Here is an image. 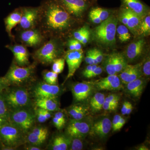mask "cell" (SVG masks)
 Instances as JSON below:
<instances>
[{
	"label": "cell",
	"instance_id": "1",
	"mask_svg": "<svg viewBox=\"0 0 150 150\" xmlns=\"http://www.w3.org/2000/svg\"><path fill=\"white\" fill-rule=\"evenodd\" d=\"M40 8L38 25L45 36L66 32L71 28V16L56 0H47Z\"/></svg>",
	"mask_w": 150,
	"mask_h": 150
},
{
	"label": "cell",
	"instance_id": "2",
	"mask_svg": "<svg viewBox=\"0 0 150 150\" xmlns=\"http://www.w3.org/2000/svg\"><path fill=\"white\" fill-rule=\"evenodd\" d=\"M118 19L114 15L100 23L93 30V36L98 43L103 45L111 46L115 43V35Z\"/></svg>",
	"mask_w": 150,
	"mask_h": 150
},
{
	"label": "cell",
	"instance_id": "3",
	"mask_svg": "<svg viewBox=\"0 0 150 150\" xmlns=\"http://www.w3.org/2000/svg\"><path fill=\"white\" fill-rule=\"evenodd\" d=\"M36 63L22 67L15 63L12 64L5 76L1 78L6 86H18L26 82L32 77L36 68Z\"/></svg>",
	"mask_w": 150,
	"mask_h": 150
},
{
	"label": "cell",
	"instance_id": "4",
	"mask_svg": "<svg viewBox=\"0 0 150 150\" xmlns=\"http://www.w3.org/2000/svg\"><path fill=\"white\" fill-rule=\"evenodd\" d=\"M62 53V48L59 40L52 38L44 45L33 53V59L36 62L43 65L52 64L54 60L59 58Z\"/></svg>",
	"mask_w": 150,
	"mask_h": 150
},
{
	"label": "cell",
	"instance_id": "5",
	"mask_svg": "<svg viewBox=\"0 0 150 150\" xmlns=\"http://www.w3.org/2000/svg\"><path fill=\"white\" fill-rule=\"evenodd\" d=\"M24 134L17 126L9 121L0 128V141L6 146L15 149L21 144Z\"/></svg>",
	"mask_w": 150,
	"mask_h": 150
},
{
	"label": "cell",
	"instance_id": "6",
	"mask_svg": "<svg viewBox=\"0 0 150 150\" xmlns=\"http://www.w3.org/2000/svg\"><path fill=\"white\" fill-rule=\"evenodd\" d=\"M7 104L11 110L28 107L30 103L29 93L26 89L16 88L4 93Z\"/></svg>",
	"mask_w": 150,
	"mask_h": 150
},
{
	"label": "cell",
	"instance_id": "7",
	"mask_svg": "<svg viewBox=\"0 0 150 150\" xmlns=\"http://www.w3.org/2000/svg\"><path fill=\"white\" fill-rule=\"evenodd\" d=\"M35 116L32 112L23 108L12 110L10 113L9 121L17 126L26 134L33 126Z\"/></svg>",
	"mask_w": 150,
	"mask_h": 150
},
{
	"label": "cell",
	"instance_id": "8",
	"mask_svg": "<svg viewBox=\"0 0 150 150\" xmlns=\"http://www.w3.org/2000/svg\"><path fill=\"white\" fill-rule=\"evenodd\" d=\"M21 9V19L18 24L20 28L24 30L36 28L39 19L40 7H24Z\"/></svg>",
	"mask_w": 150,
	"mask_h": 150
},
{
	"label": "cell",
	"instance_id": "9",
	"mask_svg": "<svg viewBox=\"0 0 150 150\" xmlns=\"http://www.w3.org/2000/svg\"><path fill=\"white\" fill-rule=\"evenodd\" d=\"M83 119L71 120L66 129L67 136L70 138L77 137L83 139L89 134L91 124Z\"/></svg>",
	"mask_w": 150,
	"mask_h": 150
},
{
	"label": "cell",
	"instance_id": "10",
	"mask_svg": "<svg viewBox=\"0 0 150 150\" xmlns=\"http://www.w3.org/2000/svg\"><path fill=\"white\" fill-rule=\"evenodd\" d=\"M20 40L25 46L36 47L43 43L45 35L36 28L22 30L20 33Z\"/></svg>",
	"mask_w": 150,
	"mask_h": 150
},
{
	"label": "cell",
	"instance_id": "11",
	"mask_svg": "<svg viewBox=\"0 0 150 150\" xmlns=\"http://www.w3.org/2000/svg\"><path fill=\"white\" fill-rule=\"evenodd\" d=\"M61 88L57 85L43 82L38 83L33 88V94L35 98H57L61 93Z\"/></svg>",
	"mask_w": 150,
	"mask_h": 150
},
{
	"label": "cell",
	"instance_id": "12",
	"mask_svg": "<svg viewBox=\"0 0 150 150\" xmlns=\"http://www.w3.org/2000/svg\"><path fill=\"white\" fill-rule=\"evenodd\" d=\"M90 83L94 88L99 91H118L123 88V83L116 75H108L106 77Z\"/></svg>",
	"mask_w": 150,
	"mask_h": 150
},
{
	"label": "cell",
	"instance_id": "13",
	"mask_svg": "<svg viewBox=\"0 0 150 150\" xmlns=\"http://www.w3.org/2000/svg\"><path fill=\"white\" fill-rule=\"evenodd\" d=\"M112 129V123L108 117L97 120L91 124L89 134L91 137L102 139L106 138Z\"/></svg>",
	"mask_w": 150,
	"mask_h": 150
},
{
	"label": "cell",
	"instance_id": "14",
	"mask_svg": "<svg viewBox=\"0 0 150 150\" xmlns=\"http://www.w3.org/2000/svg\"><path fill=\"white\" fill-rule=\"evenodd\" d=\"M70 15L80 17L86 10L88 4L86 0H56Z\"/></svg>",
	"mask_w": 150,
	"mask_h": 150
},
{
	"label": "cell",
	"instance_id": "15",
	"mask_svg": "<svg viewBox=\"0 0 150 150\" xmlns=\"http://www.w3.org/2000/svg\"><path fill=\"white\" fill-rule=\"evenodd\" d=\"M93 88L90 82L75 83L71 88L74 100L77 103L86 101L90 97Z\"/></svg>",
	"mask_w": 150,
	"mask_h": 150
},
{
	"label": "cell",
	"instance_id": "16",
	"mask_svg": "<svg viewBox=\"0 0 150 150\" xmlns=\"http://www.w3.org/2000/svg\"><path fill=\"white\" fill-rule=\"evenodd\" d=\"M83 59V52L82 50L68 51L65 58L68 67V74L66 81L74 76L81 66Z\"/></svg>",
	"mask_w": 150,
	"mask_h": 150
},
{
	"label": "cell",
	"instance_id": "17",
	"mask_svg": "<svg viewBox=\"0 0 150 150\" xmlns=\"http://www.w3.org/2000/svg\"><path fill=\"white\" fill-rule=\"evenodd\" d=\"M142 65V63H139L136 65H126L118 76L122 83L126 85L142 77L143 74Z\"/></svg>",
	"mask_w": 150,
	"mask_h": 150
},
{
	"label": "cell",
	"instance_id": "18",
	"mask_svg": "<svg viewBox=\"0 0 150 150\" xmlns=\"http://www.w3.org/2000/svg\"><path fill=\"white\" fill-rule=\"evenodd\" d=\"M6 47L12 52L17 65L22 67L29 65V53L24 45H7Z\"/></svg>",
	"mask_w": 150,
	"mask_h": 150
},
{
	"label": "cell",
	"instance_id": "19",
	"mask_svg": "<svg viewBox=\"0 0 150 150\" xmlns=\"http://www.w3.org/2000/svg\"><path fill=\"white\" fill-rule=\"evenodd\" d=\"M145 40L144 38L132 42L128 46L126 51L127 62H133L142 56L144 48Z\"/></svg>",
	"mask_w": 150,
	"mask_h": 150
},
{
	"label": "cell",
	"instance_id": "20",
	"mask_svg": "<svg viewBox=\"0 0 150 150\" xmlns=\"http://www.w3.org/2000/svg\"><path fill=\"white\" fill-rule=\"evenodd\" d=\"M123 6L137 14L142 19L148 13L149 8L140 0H121Z\"/></svg>",
	"mask_w": 150,
	"mask_h": 150
},
{
	"label": "cell",
	"instance_id": "21",
	"mask_svg": "<svg viewBox=\"0 0 150 150\" xmlns=\"http://www.w3.org/2000/svg\"><path fill=\"white\" fill-rule=\"evenodd\" d=\"M21 8H17L10 13L4 19L6 31L10 37H12V30L19 23L21 19Z\"/></svg>",
	"mask_w": 150,
	"mask_h": 150
},
{
	"label": "cell",
	"instance_id": "22",
	"mask_svg": "<svg viewBox=\"0 0 150 150\" xmlns=\"http://www.w3.org/2000/svg\"><path fill=\"white\" fill-rule=\"evenodd\" d=\"M126 91L131 96L139 98L145 86V81L142 77L126 84Z\"/></svg>",
	"mask_w": 150,
	"mask_h": 150
},
{
	"label": "cell",
	"instance_id": "23",
	"mask_svg": "<svg viewBox=\"0 0 150 150\" xmlns=\"http://www.w3.org/2000/svg\"><path fill=\"white\" fill-rule=\"evenodd\" d=\"M89 110V108L85 105L77 103L70 106L68 109V112L73 119L79 120L83 119L88 115Z\"/></svg>",
	"mask_w": 150,
	"mask_h": 150
},
{
	"label": "cell",
	"instance_id": "24",
	"mask_svg": "<svg viewBox=\"0 0 150 150\" xmlns=\"http://www.w3.org/2000/svg\"><path fill=\"white\" fill-rule=\"evenodd\" d=\"M71 138L68 136L59 134L54 137L50 145V149L67 150L69 148Z\"/></svg>",
	"mask_w": 150,
	"mask_h": 150
},
{
	"label": "cell",
	"instance_id": "25",
	"mask_svg": "<svg viewBox=\"0 0 150 150\" xmlns=\"http://www.w3.org/2000/svg\"><path fill=\"white\" fill-rule=\"evenodd\" d=\"M35 105L38 108H42L50 112L59 110V104L56 98H35Z\"/></svg>",
	"mask_w": 150,
	"mask_h": 150
},
{
	"label": "cell",
	"instance_id": "26",
	"mask_svg": "<svg viewBox=\"0 0 150 150\" xmlns=\"http://www.w3.org/2000/svg\"><path fill=\"white\" fill-rule=\"evenodd\" d=\"M126 8L127 9L128 13V19L126 26L133 34L136 35L138 34L139 27L142 18L137 14L134 13L127 8Z\"/></svg>",
	"mask_w": 150,
	"mask_h": 150
},
{
	"label": "cell",
	"instance_id": "27",
	"mask_svg": "<svg viewBox=\"0 0 150 150\" xmlns=\"http://www.w3.org/2000/svg\"><path fill=\"white\" fill-rule=\"evenodd\" d=\"M105 98L104 94L101 93H97L95 94L90 101V105L91 110L94 112H96L102 109Z\"/></svg>",
	"mask_w": 150,
	"mask_h": 150
},
{
	"label": "cell",
	"instance_id": "28",
	"mask_svg": "<svg viewBox=\"0 0 150 150\" xmlns=\"http://www.w3.org/2000/svg\"><path fill=\"white\" fill-rule=\"evenodd\" d=\"M75 39L79 41L81 44L86 45L89 40L90 32L86 26H83L76 30L73 33Z\"/></svg>",
	"mask_w": 150,
	"mask_h": 150
},
{
	"label": "cell",
	"instance_id": "29",
	"mask_svg": "<svg viewBox=\"0 0 150 150\" xmlns=\"http://www.w3.org/2000/svg\"><path fill=\"white\" fill-rule=\"evenodd\" d=\"M114 67L116 74L120 73L128 64L125 56L120 53L113 54Z\"/></svg>",
	"mask_w": 150,
	"mask_h": 150
},
{
	"label": "cell",
	"instance_id": "30",
	"mask_svg": "<svg viewBox=\"0 0 150 150\" xmlns=\"http://www.w3.org/2000/svg\"><path fill=\"white\" fill-rule=\"evenodd\" d=\"M139 35L146 36L150 34V13L145 17L142 19L139 27L138 33Z\"/></svg>",
	"mask_w": 150,
	"mask_h": 150
},
{
	"label": "cell",
	"instance_id": "31",
	"mask_svg": "<svg viewBox=\"0 0 150 150\" xmlns=\"http://www.w3.org/2000/svg\"><path fill=\"white\" fill-rule=\"evenodd\" d=\"M103 67L108 75H116L114 67L113 54L106 56L103 61Z\"/></svg>",
	"mask_w": 150,
	"mask_h": 150
},
{
	"label": "cell",
	"instance_id": "32",
	"mask_svg": "<svg viewBox=\"0 0 150 150\" xmlns=\"http://www.w3.org/2000/svg\"><path fill=\"white\" fill-rule=\"evenodd\" d=\"M10 112L2 92L0 93V117L9 121Z\"/></svg>",
	"mask_w": 150,
	"mask_h": 150
},
{
	"label": "cell",
	"instance_id": "33",
	"mask_svg": "<svg viewBox=\"0 0 150 150\" xmlns=\"http://www.w3.org/2000/svg\"><path fill=\"white\" fill-rule=\"evenodd\" d=\"M116 32L118 38L121 42H127L131 38V34L129 29L123 25H121L117 27Z\"/></svg>",
	"mask_w": 150,
	"mask_h": 150
},
{
	"label": "cell",
	"instance_id": "34",
	"mask_svg": "<svg viewBox=\"0 0 150 150\" xmlns=\"http://www.w3.org/2000/svg\"><path fill=\"white\" fill-rule=\"evenodd\" d=\"M44 81L50 84L56 85L58 81V74L53 71H46L43 74Z\"/></svg>",
	"mask_w": 150,
	"mask_h": 150
},
{
	"label": "cell",
	"instance_id": "35",
	"mask_svg": "<svg viewBox=\"0 0 150 150\" xmlns=\"http://www.w3.org/2000/svg\"><path fill=\"white\" fill-rule=\"evenodd\" d=\"M65 59L63 58H58L52 62V70L56 74H61L63 72L65 67Z\"/></svg>",
	"mask_w": 150,
	"mask_h": 150
},
{
	"label": "cell",
	"instance_id": "36",
	"mask_svg": "<svg viewBox=\"0 0 150 150\" xmlns=\"http://www.w3.org/2000/svg\"><path fill=\"white\" fill-rule=\"evenodd\" d=\"M47 137H39L29 132L27 137V141L30 144L39 146L46 141Z\"/></svg>",
	"mask_w": 150,
	"mask_h": 150
},
{
	"label": "cell",
	"instance_id": "37",
	"mask_svg": "<svg viewBox=\"0 0 150 150\" xmlns=\"http://www.w3.org/2000/svg\"><path fill=\"white\" fill-rule=\"evenodd\" d=\"M90 12L98 17L102 21L107 19L110 16L109 11L102 8H93Z\"/></svg>",
	"mask_w": 150,
	"mask_h": 150
},
{
	"label": "cell",
	"instance_id": "38",
	"mask_svg": "<svg viewBox=\"0 0 150 150\" xmlns=\"http://www.w3.org/2000/svg\"><path fill=\"white\" fill-rule=\"evenodd\" d=\"M82 138H71V144H70L69 150H81L83 149V142Z\"/></svg>",
	"mask_w": 150,
	"mask_h": 150
},
{
	"label": "cell",
	"instance_id": "39",
	"mask_svg": "<svg viewBox=\"0 0 150 150\" xmlns=\"http://www.w3.org/2000/svg\"><path fill=\"white\" fill-rule=\"evenodd\" d=\"M30 133L39 137H48V130L43 127H37L33 129Z\"/></svg>",
	"mask_w": 150,
	"mask_h": 150
},
{
	"label": "cell",
	"instance_id": "40",
	"mask_svg": "<svg viewBox=\"0 0 150 150\" xmlns=\"http://www.w3.org/2000/svg\"><path fill=\"white\" fill-rule=\"evenodd\" d=\"M142 73L146 77L150 75V57H148L144 63L142 65Z\"/></svg>",
	"mask_w": 150,
	"mask_h": 150
},
{
	"label": "cell",
	"instance_id": "41",
	"mask_svg": "<svg viewBox=\"0 0 150 150\" xmlns=\"http://www.w3.org/2000/svg\"><path fill=\"white\" fill-rule=\"evenodd\" d=\"M38 109L35 111V115L36 118H37L38 121L39 123H45L47 119H46V116L44 115L42 108H37Z\"/></svg>",
	"mask_w": 150,
	"mask_h": 150
},
{
	"label": "cell",
	"instance_id": "42",
	"mask_svg": "<svg viewBox=\"0 0 150 150\" xmlns=\"http://www.w3.org/2000/svg\"><path fill=\"white\" fill-rule=\"evenodd\" d=\"M85 62L88 65L94 64L93 49L89 50L87 52L85 58Z\"/></svg>",
	"mask_w": 150,
	"mask_h": 150
},
{
	"label": "cell",
	"instance_id": "43",
	"mask_svg": "<svg viewBox=\"0 0 150 150\" xmlns=\"http://www.w3.org/2000/svg\"><path fill=\"white\" fill-rule=\"evenodd\" d=\"M103 72V69L101 67L99 66H97L96 69H95L93 71L86 76L85 77L88 78V79H90V78L95 77L98 75H100Z\"/></svg>",
	"mask_w": 150,
	"mask_h": 150
},
{
	"label": "cell",
	"instance_id": "44",
	"mask_svg": "<svg viewBox=\"0 0 150 150\" xmlns=\"http://www.w3.org/2000/svg\"><path fill=\"white\" fill-rule=\"evenodd\" d=\"M122 116L119 114H116L114 115L112 119V129L113 131H116V128L118 126V123L120 121Z\"/></svg>",
	"mask_w": 150,
	"mask_h": 150
},
{
	"label": "cell",
	"instance_id": "45",
	"mask_svg": "<svg viewBox=\"0 0 150 150\" xmlns=\"http://www.w3.org/2000/svg\"><path fill=\"white\" fill-rule=\"evenodd\" d=\"M97 66V65L95 64L88 65L82 72L83 75L84 76L86 77L88 75L91 74L96 69Z\"/></svg>",
	"mask_w": 150,
	"mask_h": 150
},
{
	"label": "cell",
	"instance_id": "46",
	"mask_svg": "<svg viewBox=\"0 0 150 150\" xmlns=\"http://www.w3.org/2000/svg\"><path fill=\"white\" fill-rule=\"evenodd\" d=\"M93 52L95 57L98 64L101 63L103 59V55L102 52L100 50L97 49H93Z\"/></svg>",
	"mask_w": 150,
	"mask_h": 150
},
{
	"label": "cell",
	"instance_id": "47",
	"mask_svg": "<svg viewBox=\"0 0 150 150\" xmlns=\"http://www.w3.org/2000/svg\"><path fill=\"white\" fill-rule=\"evenodd\" d=\"M117 107L113 105L111 103L105 101L102 106V109L106 110H114L117 108Z\"/></svg>",
	"mask_w": 150,
	"mask_h": 150
},
{
	"label": "cell",
	"instance_id": "48",
	"mask_svg": "<svg viewBox=\"0 0 150 150\" xmlns=\"http://www.w3.org/2000/svg\"><path fill=\"white\" fill-rule=\"evenodd\" d=\"M54 117L57 118L63 124V126H64L65 123H66V118H65V115L63 112H60V111L56 112L54 114Z\"/></svg>",
	"mask_w": 150,
	"mask_h": 150
},
{
	"label": "cell",
	"instance_id": "49",
	"mask_svg": "<svg viewBox=\"0 0 150 150\" xmlns=\"http://www.w3.org/2000/svg\"><path fill=\"white\" fill-rule=\"evenodd\" d=\"M89 18L91 21L96 24H100L102 22V21L98 17L91 12L89 14Z\"/></svg>",
	"mask_w": 150,
	"mask_h": 150
},
{
	"label": "cell",
	"instance_id": "50",
	"mask_svg": "<svg viewBox=\"0 0 150 150\" xmlns=\"http://www.w3.org/2000/svg\"><path fill=\"white\" fill-rule=\"evenodd\" d=\"M71 40L73 44H74L75 51H79V50H82V44L79 41L76 40L75 38L74 39H71Z\"/></svg>",
	"mask_w": 150,
	"mask_h": 150
},
{
	"label": "cell",
	"instance_id": "51",
	"mask_svg": "<svg viewBox=\"0 0 150 150\" xmlns=\"http://www.w3.org/2000/svg\"><path fill=\"white\" fill-rule=\"evenodd\" d=\"M53 123H54V126L57 128V129L60 130L62 129L64 126L61 123V122L57 119L56 117H54L53 118Z\"/></svg>",
	"mask_w": 150,
	"mask_h": 150
},
{
	"label": "cell",
	"instance_id": "52",
	"mask_svg": "<svg viewBox=\"0 0 150 150\" xmlns=\"http://www.w3.org/2000/svg\"><path fill=\"white\" fill-rule=\"evenodd\" d=\"M126 120L125 118H123V117H121V119H120V121H119V123H118V126H117V128H116V131H119V130H121L124 125H125V123H126Z\"/></svg>",
	"mask_w": 150,
	"mask_h": 150
},
{
	"label": "cell",
	"instance_id": "53",
	"mask_svg": "<svg viewBox=\"0 0 150 150\" xmlns=\"http://www.w3.org/2000/svg\"><path fill=\"white\" fill-rule=\"evenodd\" d=\"M118 97V96L117 95L115 94H112L108 96L107 97L105 98V101L111 103L113 100Z\"/></svg>",
	"mask_w": 150,
	"mask_h": 150
},
{
	"label": "cell",
	"instance_id": "54",
	"mask_svg": "<svg viewBox=\"0 0 150 150\" xmlns=\"http://www.w3.org/2000/svg\"><path fill=\"white\" fill-rule=\"evenodd\" d=\"M129 102V101H126L123 103L122 108H121V112L122 115H126V110H127V107H128Z\"/></svg>",
	"mask_w": 150,
	"mask_h": 150
},
{
	"label": "cell",
	"instance_id": "55",
	"mask_svg": "<svg viewBox=\"0 0 150 150\" xmlns=\"http://www.w3.org/2000/svg\"><path fill=\"white\" fill-rule=\"evenodd\" d=\"M133 108H134V107H133V105L131 103L129 102L128 107H127V110H126V115H129L131 114V112L133 111Z\"/></svg>",
	"mask_w": 150,
	"mask_h": 150
},
{
	"label": "cell",
	"instance_id": "56",
	"mask_svg": "<svg viewBox=\"0 0 150 150\" xmlns=\"http://www.w3.org/2000/svg\"><path fill=\"white\" fill-rule=\"evenodd\" d=\"M42 110H43V113H44L45 116H46V119H47V120L50 119L51 117V112H50V111H48V110H45V109H42Z\"/></svg>",
	"mask_w": 150,
	"mask_h": 150
},
{
	"label": "cell",
	"instance_id": "57",
	"mask_svg": "<svg viewBox=\"0 0 150 150\" xmlns=\"http://www.w3.org/2000/svg\"><path fill=\"white\" fill-rule=\"evenodd\" d=\"M25 149L28 150H40L41 149L34 145H31L25 148Z\"/></svg>",
	"mask_w": 150,
	"mask_h": 150
},
{
	"label": "cell",
	"instance_id": "58",
	"mask_svg": "<svg viewBox=\"0 0 150 150\" xmlns=\"http://www.w3.org/2000/svg\"><path fill=\"white\" fill-rule=\"evenodd\" d=\"M6 87V86L3 81L1 78H0V93L2 92Z\"/></svg>",
	"mask_w": 150,
	"mask_h": 150
},
{
	"label": "cell",
	"instance_id": "59",
	"mask_svg": "<svg viewBox=\"0 0 150 150\" xmlns=\"http://www.w3.org/2000/svg\"><path fill=\"white\" fill-rule=\"evenodd\" d=\"M8 121L7 120H6V119H4L1 117H0V128L3 126L4 124L6 122Z\"/></svg>",
	"mask_w": 150,
	"mask_h": 150
},
{
	"label": "cell",
	"instance_id": "60",
	"mask_svg": "<svg viewBox=\"0 0 150 150\" xmlns=\"http://www.w3.org/2000/svg\"><path fill=\"white\" fill-rule=\"evenodd\" d=\"M138 150H149V148L147 147L145 145H141L139 146L138 147Z\"/></svg>",
	"mask_w": 150,
	"mask_h": 150
}]
</instances>
